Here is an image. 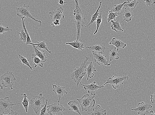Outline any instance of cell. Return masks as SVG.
I'll return each mask as SVG.
<instances>
[{"instance_id":"7","label":"cell","mask_w":155,"mask_h":115,"mask_svg":"<svg viewBox=\"0 0 155 115\" xmlns=\"http://www.w3.org/2000/svg\"><path fill=\"white\" fill-rule=\"evenodd\" d=\"M128 79H129V77L127 76L123 75L121 76L117 77L113 76L112 78H109L107 81L103 86H104L107 84L109 83L112 85L114 89H116V88L119 87L120 85L124 84L123 81L124 80H126L127 81Z\"/></svg>"},{"instance_id":"19","label":"cell","mask_w":155,"mask_h":115,"mask_svg":"<svg viewBox=\"0 0 155 115\" xmlns=\"http://www.w3.org/2000/svg\"><path fill=\"white\" fill-rule=\"evenodd\" d=\"M107 114L106 109L101 108L100 105L96 106L93 109V111L89 114L92 115H106Z\"/></svg>"},{"instance_id":"12","label":"cell","mask_w":155,"mask_h":115,"mask_svg":"<svg viewBox=\"0 0 155 115\" xmlns=\"http://www.w3.org/2000/svg\"><path fill=\"white\" fill-rule=\"evenodd\" d=\"M54 10L53 9V11L49 12L52 22L56 20H59L61 21L64 19L65 16L63 14V9L62 7L60 6L59 8L55 11L54 12Z\"/></svg>"},{"instance_id":"29","label":"cell","mask_w":155,"mask_h":115,"mask_svg":"<svg viewBox=\"0 0 155 115\" xmlns=\"http://www.w3.org/2000/svg\"><path fill=\"white\" fill-rule=\"evenodd\" d=\"M21 19L22 20V26L24 31L26 35V45L28 44H30L32 43V42L31 41V37L29 34L28 32L26 29L25 24V21L24 18H22Z\"/></svg>"},{"instance_id":"22","label":"cell","mask_w":155,"mask_h":115,"mask_svg":"<svg viewBox=\"0 0 155 115\" xmlns=\"http://www.w3.org/2000/svg\"><path fill=\"white\" fill-rule=\"evenodd\" d=\"M68 105L70 108L68 109L69 110H71L78 113L79 115H81L79 111V106L78 102L75 101H72L68 103Z\"/></svg>"},{"instance_id":"11","label":"cell","mask_w":155,"mask_h":115,"mask_svg":"<svg viewBox=\"0 0 155 115\" xmlns=\"http://www.w3.org/2000/svg\"><path fill=\"white\" fill-rule=\"evenodd\" d=\"M95 62L99 65H104L107 66H110L111 63H109L107 60L106 55L103 53H97L92 52Z\"/></svg>"},{"instance_id":"42","label":"cell","mask_w":155,"mask_h":115,"mask_svg":"<svg viewBox=\"0 0 155 115\" xmlns=\"http://www.w3.org/2000/svg\"><path fill=\"white\" fill-rule=\"evenodd\" d=\"M71 2H64V0H59V4L60 5V6H63V5L65 4Z\"/></svg>"},{"instance_id":"25","label":"cell","mask_w":155,"mask_h":115,"mask_svg":"<svg viewBox=\"0 0 155 115\" xmlns=\"http://www.w3.org/2000/svg\"><path fill=\"white\" fill-rule=\"evenodd\" d=\"M111 27L112 30H114L117 32H118L119 31L124 32V30H123L121 25H120L119 20H117L116 21L111 20Z\"/></svg>"},{"instance_id":"14","label":"cell","mask_w":155,"mask_h":115,"mask_svg":"<svg viewBox=\"0 0 155 115\" xmlns=\"http://www.w3.org/2000/svg\"><path fill=\"white\" fill-rule=\"evenodd\" d=\"M53 91L58 95L59 98L58 103L60 104L61 98L65 94H68V92L66 91L65 87L60 86L52 84Z\"/></svg>"},{"instance_id":"6","label":"cell","mask_w":155,"mask_h":115,"mask_svg":"<svg viewBox=\"0 0 155 115\" xmlns=\"http://www.w3.org/2000/svg\"><path fill=\"white\" fill-rule=\"evenodd\" d=\"M0 79L2 81L3 87H9L11 90L13 89V86L14 82L16 81V78L13 72H7L1 77Z\"/></svg>"},{"instance_id":"37","label":"cell","mask_w":155,"mask_h":115,"mask_svg":"<svg viewBox=\"0 0 155 115\" xmlns=\"http://www.w3.org/2000/svg\"><path fill=\"white\" fill-rule=\"evenodd\" d=\"M46 101V103H45V106L41 110V113L40 114L41 115H46L48 111V106L47 103L48 100L47 99L45 100Z\"/></svg>"},{"instance_id":"34","label":"cell","mask_w":155,"mask_h":115,"mask_svg":"<svg viewBox=\"0 0 155 115\" xmlns=\"http://www.w3.org/2000/svg\"><path fill=\"white\" fill-rule=\"evenodd\" d=\"M102 11H101L99 16L97 20L96 21L95 23L96 24V25H97V29H96V30L94 33V34H95L97 33L100 27L101 22H102Z\"/></svg>"},{"instance_id":"9","label":"cell","mask_w":155,"mask_h":115,"mask_svg":"<svg viewBox=\"0 0 155 115\" xmlns=\"http://www.w3.org/2000/svg\"><path fill=\"white\" fill-rule=\"evenodd\" d=\"M47 106V113L51 115H63V112L68 110L64 108L62 105L58 103H54Z\"/></svg>"},{"instance_id":"23","label":"cell","mask_w":155,"mask_h":115,"mask_svg":"<svg viewBox=\"0 0 155 115\" xmlns=\"http://www.w3.org/2000/svg\"><path fill=\"white\" fill-rule=\"evenodd\" d=\"M34 49L35 53L42 60L43 63H45L47 60V58L44 51L41 52L36 48L35 45H32Z\"/></svg>"},{"instance_id":"33","label":"cell","mask_w":155,"mask_h":115,"mask_svg":"<svg viewBox=\"0 0 155 115\" xmlns=\"http://www.w3.org/2000/svg\"><path fill=\"white\" fill-rule=\"evenodd\" d=\"M121 14V13L114 12L111 10L109 11L108 15V22H109L111 20L115 19L116 17Z\"/></svg>"},{"instance_id":"44","label":"cell","mask_w":155,"mask_h":115,"mask_svg":"<svg viewBox=\"0 0 155 115\" xmlns=\"http://www.w3.org/2000/svg\"><path fill=\"white\" fill-rule=\"evenodd\" d=\"M132 0H127V1L128 2L131 1Z\"/></svg>"},{"instance_id":"2","label":"cell","mask_w":155,"mask_h":115,"mask_svg":"<svg viewBox=\"0 0 155 115\" xmlns=\"http://www.w3.org/2000/svg\"><path fill=\"white\" fill-rule=\"evenodd\" d=\"M89 59V58L86 56L84 62L81 66L77 67L75 68L74 71L71 74V78L74 80L75 82L76 83L77 88H78L83 77L85 76L87 73L86 68L90 63L88 62V60Z\"/></svg>"},{"instance_id":"32","label":"cell","mask_w":155,"mask_h":115,"mask_svg":"<svg viewBox=\"0 0 155 115\" xmlns=\"http://www.w3.org/2000/svg\"><path fill=\"white\" fill-rule=\"evenodd\" d=\"M127 1H125L123 4H120L119 5L114 4V7L111 9L112 12L117 13H121L123 7Z\"/></svg>"},{"instance_id":"24","label":"cell","mask_w":155,"mask_h":115,"mask_svg":"<svg viewBox=\"0 0 155 115\" xmlns=\"http://www.w3.org/2000/svg\"><path fill=\"white\" fill-rule=\"evenodd\" d=\"M36 42H37V44H35L32 43L31 45H35L36 48L38 50H41L43 49L46 50L48 53H50V54H51V52L50 51V50H48L47 45L46 43H45L44 41L39 42L38 41Z\"/></svg>"},{"instance_id":"18","label":"cell","mask_w":155,"mask_h":115,"mask_svg":"<svg viewBox=\"0 0 155 115\" xmlns=\"http://www.w3.org/2000/svg\"><path fill=\"white\" fill-rule=\"evenodd\" d=\"M95 68L94 66L92 61L90 62L89 65L86 68V73L87 75V80H89V78H91L94 76V74L93 73V72H96Z\"/></svg>"},{"instance_id":"36","label":"cell","mask_w":155,"mask_h":115,"mask_svg":"<svg viewBox=\"0 0 155 115\" xmlns=\"http://www.w3.org/2000/svg\"><path fill=\"white\" fill-rule=\"evenodd\" d=\"M12 29L10 28L9 27L7 26V27H5L4 26L1 24H0V34H4L7 31H11Z\"/></svg>"},{"instance_id":"41","label":"cell","mask_w":155,"mask_h":115,"mask_svg":"<svg viewBox=\"0 0 155 115\" xmlns=\"http://www.w3.org/2000/svg\"><path fill=\"white\" fill-rule=\"evenodd\" d=\"M9 114H6V115H17L18 114V113L17 112L14 111L12 110H11V112H9Z\"/></svg>"},{"instance_id":"10","label":"cell","mask_w":155,"mask_h":115,"mask_svg":"<svg viewBox=\"0 0 155 115\" xmlns=\"http://www.w3.org/2000/svg\"><path fill=\"white\" fill-rule=\"evenodd\" d=\"M153 107L150 104L144 102L138 104L137 107L135 109H131L133 111L136 112L139 115H145L149 114V109Z\"/></svg>"},{"instance_id":"38","label":"cell","mask_w":155,"mask_h":115,"mask_svg":"<svg viewBox=\"0 0 155 115\" xmlns=\"http://www.w3.org/2000/svg\"><path fill=\"white\" fill-rule=\"evenodd\" d=\"M144 1L147 6H151L155 4V0H144Z\"/></svg>"},{"instance_id":"15","label":"cell","mask_w":155,"mask_h":115,"mask_svg":"<svg viewBox=\"0 0 155 115\" xmlns=\"http://www.w3.org/2000/svg\"><path fill=\"white\" fill-rule=\"evenodd\" d=\"M109 45H113L116 47L118 51L120 49H124L126 46V44L120 40L113 38L111 41L109 42Z\"/></svg>"},{"instance_id":"17","label":"cell","mask_w":155,"mask_h":115,"mask_svg":"<svg viewBox=\"0 0 155 115\" xmlns=\"http://www.w3.org/2000/svg\"><path fill=\"white\" fill-rule=\"evenodd\" d=\"M106 49V47L101 44H96L93 46L88 47L87 49L92 51V52L97 53H103Z\"/></svg>"},{"instance_id":"28","label":"cell","mask_w":155,"mask_h":115,"mask_svg":"<svg viewBox=\"0 0 155 115\" xmlns=\"http://www.w3.org/2000/svg\"><path fill=\"white\" fill-rule=\"evenodd\" d=\"M103 1H102L99 2V7L97 10V11H96L94 14L92 15L91 20L90 22L89 23V24L87 25V26H86V27H87L90 25L94 23L95 22V21H96V20H97V18L100 15V13L99 12V9L101 8V4H102Z\"/></svg>"},{"instance_id":"4","label":"cell","mask_w":155,"mask_h":115,"mask_svg":"<svg viewBox=\"0 0 155 115\" xmlns=\"http://www.w3.org/2000/svg\"><path fill=\"white\" fill-rule=\"evenodd\" d=\"M42 95V93H41L39 95L34 96L30 102L32 108L36 114L44 107L46 103L45 98Z\"/></svg>"},{"instance_id":"16","label":"cell","mask_w":155,"mask_h":115,"mask_svg":"<svg viewBox=\"0 0 155 115\" xmlns=\"http://www.w3.org/2000/svg\"><path fill=\"white\" fill-rule=\"evenodd\" d=\"M134 16V14L132 10L129 8L125 7V11L122 15L124 20L122 21L121 23L124 21H125L128 22H130L131 21Z\"/></svg>"},{"instance_id":"35","label":"cell","mask_w":155,"mask_h":115,"mask_svg":"<svg viewBox=\"0 0 155 115\" xmlns=\"http://www.w3.org/2000/svg\"><path fill=\"white\" fill-rule=\"evenodd\" d=\"M17 32L20 34V40L23 41L24 42L26 43V35L23 29L20 32Z\"/></svg>"},{"instance_id":"30","label":"cell","mask_w":155,"mask_h":115,"mask_svg":"<svg viewBox=\"0 0 155 115\" xmlns=\"http://www.w3.org/2000/svg\"><path fill=\"white\" fill-rule=\"evenodd\" d=\"M18 55L20 59L19 60L20 62L22 63L24 65L28 66L30 68L31 70H33V69L30 65V63H29V60L28 58L25 56L21 55L19 54H18Z\"/></svg>"},{"instance_id":"39","label":"cell","mask_w":155,"mask_h":115,"mask_svg":"<svg viewBox=\"0 0 155 115\" xmlns=\"http://www.w3.org/2000/svg\"><path fill=\"white\" fill-rule=\"evenodd\" d=\"M61 21L59 20H56L53 21L51 24V25L52 26L51 28H54L55 27L60 25Z\"/></svg>"},{"instance_id":"26","label":"cell","mask_w":155,"mask_h":115,"mask_svg":"<svg viewBox=\"0 0 155 115\" xmlns=\"http://www.w3.org/2000/svg\"><path fill=\"white\" fill-rule=\"evenodd\" d=\"M117 52L118 51L116 50V47L113 50H110L109 55L110 57V61H112L114 60H118L119 59L120 55Z\"/></svg>"},{"instance_id":"21","label":"cell","mask_w":155,"mask_h":115,"mask_svg":"<svg viewBox=\"0 0 155 115\" xmlns=\"http://www.w3.org/2000/svg\"><path fill=\"white\" fill-rule=\"evenodd\" d=\"M31 59L35 68H36L37 66H38L41 68L43 67L44 64L42 60L35 53H33L32 54Z\"/></svg>"},{"instance_id":"5","label":"cell","mask_w":155,"mask_h":115,"mask_svg":"<svg viewBox=\"0 0 155 115\" xmlns=\"http://www.w3.org/2000/svg\"><path fill=\"white\" fill-rule=\"evenodd\" d=\"M29 5H26L25 4L23 6L16 7V9L17 12V15L18 17H21V18H30L36 21V22L39 23L41 26V21L36 19V18L33 17L31 15L30 12V9H29Z\"/></svg>"},{"instance_id":"43","label":"cell","mask_w":155,"mask_h":115,"mask_svg":"<svg viewBox=\"0 0 155 115\" xmlns=\"http://www.w3.org/2000/svg\"><path fill=\"white\" fill-rule=\"evenodd\" d=\"M149 114L150 115H155V114L154 113V111L153 110H151L149 111Z\"/></svg>"},{"instance_id":"20","label":"cell","mask_w":155,"mask_h":115,"mask_svg":"<svg viewBox=\"0 0 155 115\" xmlns=\"http://www.w3.org/2000/svg\"><path fill=\"white\" fill-rule=\"evenodd\" d=\"M66 44L70 45L71 47L79 50H82L83 49H88V47H84V44L76 40L73 42H66Z\"/></svg>"},{"instance_id":"31","label":"cell","mask_w":155,"mask_h":115,"mask_svg":"<svg viewBox=\"0 0 155 115\" xmlns=\"http://www.w3.org/2000/svg\"><path fill=\"white\" fill-rule=\"evenodd\" d=\"M139 1L137 0H134L133 1L128 2L127 1L124 4V6L125 7L129 8V9L133 10L139 4Z\"/></svg>"},{"instance_id":"13","label":"cell","mask_w":155,"mask_h":115,"mask_svg":"<svg viewBox=\"0 0 155 115\" xmlns=\"http://www.w3.org/2000/svg\"><path fill=\"white\" fill-rule=\"evenodd\" d=\"M81 85L83 86L84 89L87 91L89 93H91V95L93 96L96 95L95 92L98 89H100L101 88H104V86H98L95 81L91 83L90 84L87 85H84L81 84Z\"/></svg>"},{"instance_id":"8","label":"cell","mask_w":155,"mask_h":115,"mask_svg":"<svg viewBox=\"0 0 155 115\" xmlns=\"http://www.w3.org/2000/svg\"><path fill=\"white\" fill-rule=\"evenodd\" d=\"M22 103H13L9 97H7L0 99V112H2V115H4L5 112H9L13 106L19 105Z\"/></svg>"},{"instance_id":"27","label":"cell","mask_w":155,"mask_h":115,"mask_svg":"<svg viewBox=\"0 0 155 115\" xmlns=\"http://www.w3.org/2000/svg\"><path fill=\"white\" fill-rule=\"evenodd\" d=\"M21 96H22V102L21 103L22 104L26 111V113H28V111L29 101L27 98V96H26V93H25L23 94H21Z\"/></svg>"},{"instance_id":"40","label":"cell","mask_w":155,"mask_h":115,"mask_svg":"<svg viewBox=\"0 0 155 115\" xmlns=\"http://www.w3.org/2000/svg\"><path fill=\"white\" fill-rule=\"evenodd\" d=\"M151 101L152 104H155V91L154 93V94L151 96Z\"/></svg>"},{"instance_id":"45","label":"cell","mask_w":155,"mask_h":115,"mask_svg":"<svg viewBox=\"0 0 155 115\" xmlns=\"http://www.w3.org/2000/svg\"><path fill=\"white\" fill-rule=\"evenodd\" d=\"M77 1H78V0H77Z\"/></svg>"},{"instance_id":"3","label":"cell","mask_w":155,"mask_h":115,"mask_svg":"<svg viewBox=\"0 0 155 115\" xmlns=\"http://www.w3.org/2000/svg\"><path fill=\"white\" fill-rule=\"evenodd\" d=\"M95 96H91L87 94L83 96L81 98L77 99L81 105L82 111H90L94 106L96 101L94 98Z\"/></svg>"},{"instance_id":"1","label":"cell","mask_w":155,"mask_h":115,"mask_svg":"<svg viewBox=\"0 0 155 115\" xmlns=\"http://www.w3.org/2000/svg\"><path fill=\"white\" fill-rule=\"evenodd\" d=\"M75 9L74 11V19L77 30V37L76 40L79 41L81 36V28L85 27V21H86L84 17V14L80 8L78 1L77 0H75Z\"/></svg>"}]
</instances>
